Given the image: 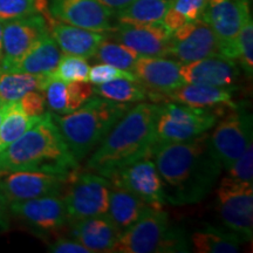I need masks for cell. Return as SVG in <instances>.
<instances>
[{
    "label": "cell",
    "instance_id": "9a60e30c",
    "mask_svg": "<svg viewBox=\"0 0 253 253\" xmlns=\"http://www.w3.org/2000/svg\"><path fill=\"white\" fill-rule=\"evenodd\" d=\"M48 12L55 20L84 30L108 33L113 28L114 11L99 0H48Z\"/></svg>",
    "mask_w": 253,
    "mask_h": 253
},
{
    "label": "cell",
    "instance_id": "f1b7e54d",
    "mask_svg": "<svg viewBox=\"0 0 253 253\" xmlns=\"http://www.w3.org/2000/svg\"><path fill=\"white\" fill-rule=\"evenodd\" d=\"M94 95L119 103H138L150 100V91L138 81L118 79L94 86Z\"/></svg>",
    "mask_w": 253,
    "mask_h": 253
},
{
    "label": "cell",
    "instance_id": "74e56055",
    "mask_svg": "<svg viewBox=\"0 0 253 253\" xmlns=\"http://www.w3.org/2000/svg\"><path fill=\"white\" fill-rule=\"evenodd\" d=\"M19 101L21 109L25 114L31 118H37L45 114L46 109V97L43 91L32 90L28 91Z\"/></svg>",
    "mask_w": 253,
    "mask_h": 253
},
{
    "label": "cell",
    "instance_id": "4fadbf2b",
    "mask_svg": "<svg viewBox=\"0 0 253 253\" xmlns=\"http://www.w3.org/2000/svg\"><path fill=\"white\" fill-rule=\"evenodd\" d=\"M249 13L250 0H208L203 19L216 34L225 58L236 60L237 39Z\"/></svg>",
    "mask_w": 253,
    "mask_h": 253
},
{
    "label": "cell",
    "instance_id": "52a82bcc",
    "mask_svg": "<svg viewBox=\"0 0 253 253\" xmlns=\"http://www.w3.org/2000/svg\"><path fill=\"white\" fill-rule=\"evenodd\" d=\"M112 183L108 178L91 171L69 176L65 195L62 196L67 211L68 223L86 218L106 216L109 207Z\"/></svg>",
    "mask_w": 253,
    "mask_h": 253
},
{
    "label": "cell",
    "instance_id": "f35d334b",
    "mask_svg": "<svg viewBox=\"0 0 253 253\" xmlns=\"http://www.w3.org/2000/svg\"><path fill=\"white\" fill-rule=\"evenodd\" d=\"M48 252L52 253H90L89 250L73 238L59 237L48 245Z\"/></svg>",
    "mask_w": 253,
    "mask_h": 253
},
{
    "label": "cell",
    "instance_id": "ba28073f",
    "mask_svg": "<svg viewBox=\"0 0 253 253\" xmlns=\"http://www.w3.org/2000/svg\"><path fill=\"white\" fill-rule=\"evenodd\" d=\"M216 208L221 223L244 242L253 237V183L225 176L216 189Z\"/></svg>",
    "mask_w": 253,
    "mask_h": 253
},
{
    "label": "cell",
    "instance_id": "60d3db41",
    "mask_svg": "<svg viewBox=\"0 0 253 253\" xmlns=\"http://www.w3.org/2000/svg\"><path fill=\"white\" fill-rule=\"evenodd\" d=\"M99 1L102 2L104 6H107L112 11L116 12L122 9L123 7H126V6H128L134 0H99Z\"/></svg>",
    "mask_w": 253,
    "mask_h": 253
},
{
    "label": "cell",
    "instance_id": "ac0fdd59",
    "mask_svg": "<svg viewBox=\"0 0 253 253\" xmlns=\"http://www.w3.org/2000/svg\"><path fill=\"white\" fill-rule=\"evenodd\" d=\"M181 65L167 56H140L132 72L142 86L151 91L150 100L155 101L157 95L167 94L184 84L179 72Z\"/></svg>",
    "mask_w": 253,
    "mask_h": 253
},
{
    "label": "cell",
    "instance_id": "8fae6325",
    "mask_svg": "<svg viewBox=\"0 0 253 253\" xmlns=\"http://www.w3.org/2000/svg\"><path fill=\"white\" fill-rule=\"evenodd\" d=\"M107 178L113 186L131 192L148 207L161 210L167 204L162 181L151 156L120 168Z\"/></svg>",
    "mask_w": 253,
    "mask_h": 253
},
{
    "label": "cell",
    "instance_id": "d6986e66",
    "mask_svg": "<svg viewBox=\"0 0 253 253\" xmlns=\"http://www.w3.org/2000/svg\"><path fill=\"white\" fill-rule=\"evenodd\" d=\"M184 84L235 89L240 79V67L236 60L225 56H212L181 65Z\"/></svg>",
    "mask_w": 253,
    "mask_h": 253
},
{
    "label": "cell",
    "instance_id": "44dd1931",
    "mask_svg": "<svg viewBox=\"0 0 253 253\" xmlns=\"http://www.w3.org/2000/svg\"><path fill=\"white\" fill-rule=\"evenodd\" d=\"M49 33L59 46L60 50L65 54L81 56V58H93L100 43L106 39V36L100 32L73 26L50 17L47 20Z\"/></svg>",
    "mask_w": 253,
    "mask_h": 253
},
{
    "label": "cell",
    "instance_id": "4316f807",
    "mask_svg": "<svg viewBox=\"0 0 253 253\" xmlns=\"http://www.w3.org/2000/svg\"><path fill=\"white\" fill-rule=\"evenodd\" d=\"M171 1L172 0H134L126 7L114 12V18L120 24H161Z\"/></svg>",
    "mask_w": 253,
    "mask_h": 253
},
{
    "label": "cell",
    "instance_id": "d6a6232c",
    "mask_svg": "<svg viewBox=\"0 0 253 253\" xmlns=\"http://www.w3.org/2000/svg\"><path fill=\"white\" fill-rule=\"evenodd\" d=\"M240 71L244 72L246 79L253 77V20L252 13L246 15L240 27L237 39V58Z\"/></svg>",
    "mask_w": 253,
    "mask_h": 253
},
{
    "label": "cell",
    "instance_id": "2e32d148",
    "mask_svg": "<svg viewBox=\"0 0 253 253\" xmlns=\"http://www.w3.org/2000/svg\"><path fill=\"white\" fill-rule=\"evenodd\" d=\"M49 33L48 24L41 14L28 15L4 23L2 62L0 71H8L28 52L41 37Z\"/></svg>",
    "mask_w": 253,
    "mask_h": 253
},
{
    "label": "cell",
    "instance_id": "f546056e",
    "mask_svg": "<svg viewBox=\"0 0 253 253\" xmlns=\"http://www.w3.org/2000/svg\"><path fill=\"white\" fill-rule=\"evenodd\" d=\"M207 5L208 0H172L162 24L170 32L176 31L186 23L203 18Z\"/></svg>",
    "mask_w": 253,
    "mask_h": 253
},
{
    "label": "cell",
    "instance_id": "7c38bea8",
    "mask_svg": "<svg viewBox=\"0 0 253 253\" xmlns=\"http://www.w3.org/2000/svg\"><path fill=\"white\" fill-rule=\"evenodd\" d=\"M167 56L188 63L212 56H224L216 34L203 18L171 32Z\"/></svg>",
    "mask_w": 253,
    "mask_h": 253
},
{
    "label": "cell",
    "instance_id": "484cf974",
    "mask_svg": "<svg viewBox=\"0 0 253 253\" xmlns=\"http://www.w3.org/2000/svg\"><path fill=\"white\" fill-rule=\"evenodd\" d=\"M49 80V74L0 71V102L18 101L32 90L43 91Z\"/></svg>",
    "mask_w": 253,
    "mask_h": 253
},
{
    "label": "cell",
    "instance_id": "836d02e7",
    "mask_svg": "<svg viewBox=\"0 0 253 253\" xmlns=\"http://www.w3.org/2000/svg\"><path fill=\"white\" fill-rule=\"evenodd\" d=\"M89 65L87 59L75 55H61L54 71L49 74L50 79H55L62 82L88 81Z\"/></svg>",
    "mask_w": 253,
    "mask_h": 253
},
{
    "label": "cell",
    "instance_id": "4dcf8cb0",
    "mask_svg": "<svg viewBox=\"0 0 253 253\" xmlns=\"http://www.w3.org/2000/svg\"><path fill=\"white\" fill-rule=\"evenodd\" d=\"M140 56L134 49L129 48L121 42L118 41L114 42L104 39L97 47L93 58L99 60L100 62L115 66L123 71L132 72L135 63Z\"/></svg>",
    "mask_w": 253,
    "mask_h": 253
},
{
    "label": "cell",
    "instance_id": "5bb4252c",
    "mask_svg": "<svg viewBox=\"0 0 253 253\" xmlns=\"http://www.w3.org/2000/svg\"><path fill=\"white\" fill-rule=\"evenodd\" d=\"M9 213L40 237L52 236L68 225V216L61 196H45L9 204Z\"/></svg>",
    "mask_w": 253,
    "mask_h": 253
},
{
    "label": "cell",
    "instance_id": "603a6c76",
    "mask_svg": "<svg viewBox=\"0 0 253 253\" xmlns=\"http://www.w3.org/2000/svg\"><path fill=\"white\" fill-rule=\"evenodd\" d=\"M61 58V50L50 33L45 34L28 49V52L5 72L31 73V74H50Z\"/></svg>",
    "mask_w": 253,
    "mask_h": 253
},
{
    "label": "cell",
    "instance_id": "30bf717a",
    "mask_svg": "<svg viewBox=\"0 0 253 253\" xmlns=\"http://www.w3.org/2000/svg\"><path fill=\"white\" fill-rule=\"evenodd\" d=\"M69 176L43 170H0V191L9 204L45 196H60Z\"/></svg>",
    "mask_w": 253,
    "mask_h": 253
},
{
    "label": "cell",
    "instance_id": "9c48e42d",
    "mask_svg": "<svg viewBox=\"0 0 253 253\" xmlns=\"http://www.w3.org/2000/svg\"><path fill=\"white\" fill-rule=\"evenodd\" d=\"M213 128L210 134L211 145L223 169L227 170L252 144V115L239 103L223 114Z\"/></svg>",
    "mask_w": 253,
    "mask_h": 253
},
{
    "label": "cell",
    "instance_id": "d4e9b609",
    "mask_svg": "<svg viewBox=\"0 0 253 253\" xmlns=\"http://www.w3.org/2000/svg\"><path fill=\"white\" fill-rule=\"evenodd\" d=\"M190 249L197 253H236L244 240L230 230H220L210 224L195 231L189 239Z\"/></svg>",
    "mask_w": 253,
    "mask_h": 253
},
{
    "label": "cell",
    "instance_id": "8d00e7d4",
    "mask_svg": "<svg viewBox=\"0 0 253 253\" xmlns=\"http://www.w3.org/2000/svg\"><path fill=\"white\" fill-rule=\"evenodd\" d=\"M227 176L237 181H253V145L250 144L240 157L226 170Z\"/></svg>",
    "mask_w": 253,
    "mask_h": 253
},
{
    "label": "cell",
    "instance_id": "d590c367",
    "mask_svg": "<svg viewBox=\"0 0 253 253\" xmlns=\"http://www.w3.org/2000/svg\"><path fill=\"white\" fill-rule=\"evenodd\" d=\"M118 79H126V80L137 81L135 74L131 72L123 71L115 66L108 65V63H97L89 69V75H88V81L93 86L96 84H106V82L118 80Z\"/></svg>",
    "mask_w": 253,
    "mask_h": 253
},
{
    "label": "cell",
    "instance_id": "e575fe53",
    "mask_svg": "<svg viewBox=\"0 0 253 253\" xmlns=\"http://www.w3.org/2000/svg\"><path fill=\"white\" fill-rule=\"evenodd\" d=\"M43 94H45L46 97V106L53 113L58 114V115L69 114L66 82L55 80V79H50L45 90H43Z\"/></svg>",
    "mask_w": 253,
    "mask_h": 253
},
{
    "label": "cell",
    "instance_id": "1f68e13d",
    "mask_svg": "<svg viewBox=\"0 0 253 253\" xmlns=\"http://www.w3.org/2000/svg\"><path fill=\"white\" fill-rule=\"evenodd\" d=\"M41 14L48 19V0H0V21Z\"/></svg>",
    "mask_w": 253,
    "mask_h": 253
},
{
    "label": "cell",
    "instance_id": "ab89813d",
    "mask_svg": "<svg viewBox=\"0 0 253 253\" xmlns=\"http://www.w3.org/2000/svg\"><path fill=\"white\" fill-rule=\"evenodd\" d=\"M9 203L0 191V232L6 231L9 225Z\"/></svg>",
    "mask_w": 253,
    "mask_h": 253
},
{
    "label": "cell",
    "instance_id": "5b68a950",
    "mask_svg": "<svg viewBox=\"0 0 253 253\" xmlns=\"http://www.w3.org/2000/svg\"><path fill=\"white\" fill-rule=\"evenodd\" d=\"M190 242L182 227L173 225L163 209L148 208L126 229L114 246L118 253H186Z\"/></svg>",
    "mask_w": 253,
    "mask_h": 253
},
{
    "label": "cell",
    "instance_id": "277c9868",
    "mask_svg": "<svg viewBox=\"0 0 253 253\" xmlns=\"http://www.w3.org/2000/svg\"><path fill=\"white\" fill-rule=\"evenodd\" d=\"M129 106L93 96L74 112L58 115L50 113L63 141L78 163L96 149Z\"/></svg>",
    "mask_w": 253,
    "mask_h": 253
},
{
    "label": "cell",
    "instance_id": "7a4b0ae2",
    "mask_svg": "<svg viewBox=\"0 0 253 253\" xmlns=\"http://www.w3.org/2000/svg\"><path fill=\"white\" fill-rule=\"evenodd\" d=\"M158 104L138 102L129 107L103 141L90 154L86 170L108 177L120 168L151 156L156 145Z\"/></svg>",
    "mask_w": 253,
    "mask_h": 253
},
{
    "label": "cell",
    "instance_id": "8992f818",
    "mask_svg": "<svg viewBox=\"0 0 253 253\" xmlns=\"http://www.w3.org/2000/svg\"><path fill=\"white\" fill-rule=\"evenodd\" d=\"M223 113L218 110L195 108L185 104L166 101L158 104L156 144L186 142L213 128Z\"/></svg>",
    "mask_w": 253,
    "mask_h": 253
},
{
    "label": "cell",
    "instance_id": "e0dca14e",
    "mask_svg": "<svg viewBox=\"0 0 253 253\" xmlns=\"http://www.w3.org/2000/svg\"><path fill=\"white\" fill-rule=\"evenodd\" d=\"M118 42L141 56H167L171 32L161 24L130 25L118 23L108 32Z\"/></svg>",
    "mask_w": 253,
    "mask_h": 253
},
{
    "label": "cell",
    "instance_id": "cb8c5ba5",
    "mask_svg": "<svg viewBox=\"0 0 253 253\" xmlns=\"http://www.w3.org/2000/svg\"><path fill=\"white\" fill-rule=\"evenodd\" d=\"M147 204L137 196L125 189L112 186L109 196V207L106 216L118 229L123 232L148 210Z\"/></svg>",
    "mask_w": 253,
    "mask_h": 253
},
{
    "label": "cell",
    "instance_id": "6da1fadb",
    "mask_svg": "<svg viewBox=\"0 0 253 253\" xmlns=\"http://www.w3.org/2000/svg\"><path fill=\"white\" fill-rule=\"evenodd\" d=\"M151 158L162 181L167 204L175 207L204 201L223 171L209 132L186 142L156 144Z\"/></svg>",
    "mask_w": 253,
    "mask_h": 253
},
{
    "label": "cell",
    "instance_id": "83f0119b",
    "mask_svg": "<svg viewBox=\"0 0 253 253\" xmlns=\"http://www.w3.org/2000/svg\"><path fill=\"white\" fill-rule=\"evenodd\" d=\"M43 115V114H42ZM41 116L31 118L21 109L19 101L5 103V110L0 122V151H2L21 135H24Z\"/></svg>",
    "mask_w": 253,
    "mask_h": 253
},
{
    "label": "cell",
    "instance_id": "b9f144b4",
    "mask_svg": "<svg viewBox=\"0 0 253 253\" xmlns=\"http://www.w3.org/2000/svg\"><path fill=\"white\" fill-rule=\"evenodd\" d=\"M2 26H4V23L0 21V66L2 62V56H4V52H2Z\"/></svg>",
    "mask_w": 253,
    "mask_h": 253
},
{
    "label": "cell",
    "instance_id": "7402d4cb",
    "mask_svg": "<svg viewBox=\"0 0 253 253\" xmlns=\"http://www.w3.org/2000/svg\"><path fill=\"white\" fill-rule=\"evenodd\" d=\"M72 238L80 243L90 253L113 252L121 236V231L107 216L86 218L68 223Z\"/></svg>",
    "mask_w": 253,
    "mask_h": 253
},
{
    "label": "cell",
    "instance_id": "7bdbcfd3",
    "mask_svg": "<svg viewBox=\"0 0 253 253\" xmlns=\"http://www.w3.org/2000/svg\"><path fill=\"white\" fill-rule=\"evenodd\" d=\"M4 110H5V103L0 102V122H1L2 114H4Z\"/></svg>",
    "mask_w": 253,
    "mask_h": 253
},
{
    "label": "cell",
    "instance_id": "ffe728a7",
    "mask_svg": "<svg viewBox=\"0 0 253 253\" xmlns=\"http://www.w3.org/2000/svg\"><path fill=\"white\" fill-rule=\"evenodd\" d=\"M161 100L171 101L195 108L218 110L223 114L238 104L233 101L232 89L191 84H184L175 90L157 95L155 101Z\"/></svg>",
    "mask_w": 253,
    "mask_h": 253
},
{
    "label": "cell",
    "instance_id": "3957f363",
    "mask_svg": "<svg viewBox=\"0 0 253 253\" xmlns=\"http://www.w3.org/2000/svg\"><path fill=\"white\" fill-rule=\"evenodd\" d=\"M79 163L63 141L50 113H45L6 149L0 151V170H43L72 175Z\"/></svg>",
    "mask_w": 253,
    "mask_h": 253
}]
</instances>
